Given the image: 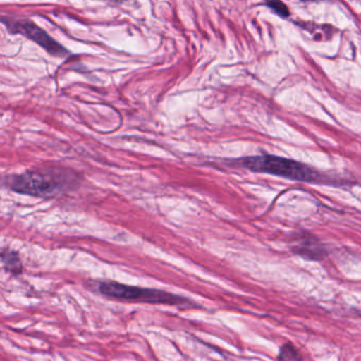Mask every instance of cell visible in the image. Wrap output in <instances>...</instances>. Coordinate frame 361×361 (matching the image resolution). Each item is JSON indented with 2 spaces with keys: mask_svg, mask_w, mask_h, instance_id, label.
Returning <instances> with one entry per match:
<instances>
[{
  "mask_svg": "<svg viewBox=\"0 0 361 361\" xmlns=\"http://www.w3.org/2000/svg\"><path fill=\"white\" fill-rule=\"evenodd\" d=\"M291 251L307 261H322L327 257V248L314 234H298Z\"/></svg>",
  "mask_w": 361,
  "mask_h": 361,
  "instance_id": "cell-5",
  "label": "cell"
},
{
  "mask_svg": "<svg viewBox=\"0 0 361 361\" xmlns=\"http://www.w3.org/2000/svg\"><path fill=\"white\" fill-rule=\"evenodd\" d=\"M278 360H302V356L293 344L286 343L279 350Z\"/></svg>",
  "mask_w": 361,
  "mask_h": 361,
  "instance_id": "cell-7",
  "label": "cell"
},
{
  "mask_svg": "<svg viewBox=\"0 0 361 361\" xmlns=\"http://www.w3.org/2000/svg\"><path fill=\"white\" fill-rule=\"evenodd\" d=\"M98 290L101 295L109 299L118 301L133 302V303L164 304V305L179 306V307H194L193 301L174 295L168 291L155 288H142V287L130 286L121 283L106 281L100 282Z\"/></svg>",
  "mask_w": 361,
  "mask_h": 361,
  "instance_id": "cell-3",
  "label": "cell"
},
{
  "mask_svg": "<svg viewBox=\"0 0 361 361\" xmlns=\"http://www.w3.org/2000/svg\"><path fill=\"white\" fill-rule=\"evenodd\" d=\"M232 164L246 169L253 173L274 175L288 180L299 183H317V185H331L335 179L329 175L314 170L308 164L289 158L274 155L249 156L240 158Z\"/></svg>",
  "mask_w": 361,
  "mask_h": 361,
  "instance_id": "cell-1",
  "label": "cell"
},
{
  "mask_svg": "<svg viewBox=\"0 0 361 361\" xmlns=\"http://www.w3.org/2000/svg\"><path fill=\"white\" fill-rule=\"evenodd\" d=\"M68 175V171L65 173L61 170L26 171L6 177L4 185L16 193L49 200L66 190L69 183H75L69 179Z\"/></svg>",
  "mask_w": 361,
  "mask_h": 361,
  "instance_id": "cell-2",
  "label": "cell"
},
{
  "mask_svg": "<svg viewBox=\"0 0 361 361\" xmlns=\"http://www.w3.org/2000/svg\"><path fill=\"white\" fill-rule=\"evenodd\" d=\"M1 262H3L5 269L10 274H14V276H20L24 270L22 261H20V253L18 251L4 248L1 251Z\"/></svg>",
  "mask_w": 361,
  "mask_h": 361,
  "instance_id": "cell-6",
  "label": "cell"
},
{
  "mask_svg": "<svg viewBox=\"0 0 361 361\" xmlns=\"http://www.w3.org/2000/svg\"><path fill=\"white\" fill-rule=\"evenodd\" d=\"M4 24L7 26L8 30L16 35H22L28 37L31 41L41 46L48 54L59 58H63L68 54V51L62 45L54 41L44 29L39 28L37 25L29 20H16L11 18H4Z\"/></svg>",
  "mask_w": 361,
  "mask_h": 361,
  "instance_id": "cell-4",
  "label": "cell"
},
{
  "mask_svg": "<svg viewBox=\"0 0 361 361\" xmlns=\"http://www.w3.org/2000/svg\"><path fill=\"white\" fill-rule=\"evenodd\" d=\"M264 1L268 7L271 8L278 16H282V18H288L290 14L288 7L281 0H264Z\"/></svg>",
  "mask_w": 361,
  "mask_h": 361,
  "instance_id": "cell-8",
  "label": "cell"
}]
</instances>
